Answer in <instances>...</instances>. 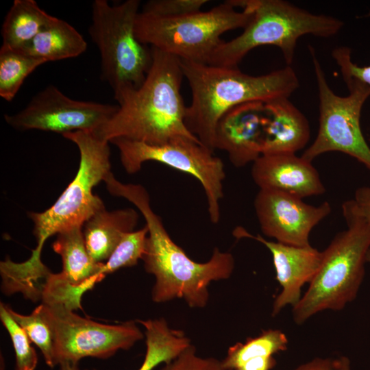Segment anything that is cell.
Returning a JSON list of instances; mask_svg holds the SVG:
<instances>
[{"label": "cell", "mask_w": 370, "mask_h": 370, "mask_svg": "<svg viewBox=\"0 0 370 370\" xmlns=\"http://www.w3.org/2000/svg\"><path fill=\"white\" fill-rule=\"evenodd\" d=\"M351 361L345 356L315 358L298 366L295 370H350Z\"/></svg>", "instance_id": "4dcf8cb0"}, {"label": "cell", "mask_w": 370, "mask_h": 370, "mask_svg": "<svg viewBox=\"0 0 370 370\" xmlns=\"http://www.w3.org/2000/svg\"><path fill=\"white\" fill-rule=\"evenodd\" d=\"M342 210L347 228L336 235L323 251L318 271L293 307V318L297 325L321 311L342 310L355 299L362 282L370 231L352 199L343 203Z\"/></svg>", "instance_id": "277c9868"}, {"label": "cell", "mask_w": 370, "mask_h": 370, "mask_svg": "<svg viewBox=\"0 0 370 370\" xmlns=\"http://www.w3.org/2000/svg\"><path fill=\"white\" fill-rule=\"evenodd\" d=\"M74 143L79 151L78 171L56 201L41 212H29L34 223L36 247L29 260L37 264L45 241L52 235L75 225H82L105 208L92 189L111 172L109 142L92 131H77L62 135Z\"/></svg>", "instance_id": "52a82bcc"}, {"label": "cell", "mask_w": 370, "mask_h": 370, "mask_svg": "<svg viewBox=\"0 0 370 370\" xmlns=\"http://www.w3.org/2000/svg\"><path fill=\"white\" fill-rule=\"evenodd\" d=\"M148 227H143L125 234L106 262L103 264L99 275L104 278L106 275L125 267L137 264L144 255Z\"/></svg>", "instance_id": "d4e9b609"}, {"label": "cell", "mask_w": 370, "mask_h": 370, "mask_svg": "<svg viewBox=\"0 0 370 370\" xmlns=\"http://www.w3.org/2000/svg\"><path fill=\"white\" fill-rule=\"evenodd\" d=\"M233 235L237 238L255 240L271 253L276 280L282 287L274 299L272 316H276L288 306H296L302 297V287L312 281L321 266L323 251L310 245L297 247L267 241L260 234H251L243 227H236Z\"/></svg>", "instance_id": "5bb4252c"}, {"label": "cell", "mask_w": 370, "mask_h": 370, "mask_svg": "<svg viewBox=\"0 0 370 370\" xmlns=\"http://www.w3.org/2000/svg\"><path fill=\"white\" fill-rule=\"evenodd\" d=\"M252 16L243 32L223 41L212 53L208 64L238 67L252 49L264 45L280 49L290 66L297 42L304 35L321 38L336 35L343 26L340 19L316 14L282 0H247Z\"/></svg>", "instance_id": "5b68a950"}, {"label": "cell", "mask_w": 370, "mask_h": 370, "mask_svg": "<svg viewBox=\"0 0 370 370\" xmlns=\"http://www.w3.org/2000/svg\"><path fill=\"white\" fill-rule=\"evenodd\" d=\"M122 197L138 209L148 227L142 260L146 272L156 278L152 300L163 303L182 298L191 308L205 307L210 282L231 276L235 264L232 254L216 247L207 262L193 260L171 239L161 218L152 210L149 194L143 186L128 184L123 188Z\"/></svg>", "instance_id": "7a4b0ae2"}, {"label": "cell", "mask_w": 370, "mask_h": 370, "mask_svg": "<svg viewBox=\"0 0 370 370\" xmlns=\"http://www.w3.org/2000/svg\"><path fill=\"white\" fill-rule=\"evenodd\" d=\"M138 214L133 208L112 211L103 208L83 225V234L87 250L97 263L107 260L127 233L134 230Z\"/></svg>", "instance_id": "ac0fdd59"}, {"label": "cell", "mask_w": 370, "mask_h": 370, "mask_svg": "<svg viewBox=\"0 0 370 370\" xmlns=\"http://www.w3.org/2000/svg\"><path fill=\"white\" fill-rule=\"evenodd\" d=\"M254 208L264 235L297 247L310 245L312 228L331 212L327 201L312 206L299 197L271 189L259 190Z\"/></svg>", "instance_id": "4fadbf2b"}, {"label": "cell", "mask_w": 370, "mask_h": 370, "mask_svg": "<svg viewBox=\"0 0 370 370\" xmlns=\"http://www.w3.org/2000/svg\"><path fill=\"white\" fill-rule=\"evenodd\" d=\"M51 17L34 0H15L2 25L1 46L11 49H24Z\"/></svg>", "instance_id": "44dd1931"}, {"label": "cell", "mask_w": 370, "mask_h": 370, "mask_svg": "<svg viewBox=\"0 0 370 370\" xmlns=\"http://www.w3.org/2000/svg\"><path fill=\"white\" fill-rule=\"evenodd\" d=\"M225 1L208 11L165 18L139 12L135 22L138 40L182 60L208 64L223 42L222 34L249 23L252 10L247 0Z\"/></svg>", "instance_id": "8992f818"}, {"label": "cell", "mask_w": 370, "mask_h": 370, "mask_svg": "<svg viewBox=\"0 0 370 370\" xmlns=\"http://www.w3.org/2000/svg\"><path fill=\"white\" fill-rule=\"evenodd\" d=\"M35 309L51 331L55 365L78 362L86 357L106 359L119 349H129L144 337L134 321L101 323L61 304L41 303Z\"/></svg>", "instance_id": "8fae6325"}, {"label": "cell", "mask_w": 370, "mask_h": 370, "mask_svg": "<svg viewBox=\"0 0 370 370\" xmlns=\"http://www.w3.org/2000/svg\"><path fill=\"white\" fill-rule=\"evenodd\" d=\"M286 335L280 330H263L256 337L248 338L245 343L231 346L221 361L224 370H236L248 360L258 356H270L287 349Z\"/></svg>", "instance_id": "cb8c5ba5"}, {"label": "cell", "mask_w": 370, "mask_h": 370, "mask_svg": "<svg viewBox=\"0 0 370 370\" xmlns=\"http://www.w3.org/2000/svg\"><path fill=\"white\" fill-rule=\"evenodd\" d=\"M319 99V127L316 138L301 157L312 162L322 153L339 151L362 163L370 172V147L360 127L361 110L370 90L356 80L344 81L349 95L335 94L329 86L314 49L308 47Z\"/></svg>", "instance_id": "9c48e42d"}, {"label": "cell", "mask_w": 370, "mask_h": 370, "mask_svg": "<svg viewBox=\"0 0 370 370\" xmlns=\"http://www.w3.org/2000/svg\"><path fill=\"white\" fill-rule=\"evenodd\" d=\"M251 173L260 189L278 190L301 199L325 190L311 162L293 153L262 154L253 162Z\"/></svg>", "instance_id": "2e32d148"}, {"label": "cell", "mask_w": 370, "mask_h": 370, "mask_svg": "<svg viewBox=\"0 0 370 370\" xmlns=\"http://www.w3.org/2000/svg\"><path fill=\"white\" fill-rule=\"evenodd\" d=\"M275 365L276 360L273 356H258L248 360L236 370H271Z\"/></svg>", "instance_id": "d6a6232c"}, {"label": "cell", "mask_w": 370, "mask_h": 370, "mask_svg": "<svg viewBox=\"0 0 370 370\" xmlns=\"http://www.w3.org/2000/svg\"><path fill=\"white\" fill-rule=\"evenodd\" d=\"M12 317L24 330L30 341L41 351L46 364L54 367L53 336L49 325L34 309L30 314H21L6 305Z\"/></svg>", "instance_id": "484cf974"}, {"label": "cell", "mask_w": 370, "mask_h": 370, "mask_svg": "<svg viewBox=\"0 0 370 370\" xmlns=\"http://www.w3.org/2000/svg\"><path fill=\"white\" fill-rule=\"evenodd\" d=\"M151 48L152 64L144 82L117 100L116 112L95 132L109 143L116 138L149 145L177 137L198 140L185 124L187 106L181 94L180 59Z\"/></svg>", "instance_id": "6da1fadb"}, {"label": "cell", "mask_w": 370, "mask_h": 370, "mask_svg": "<svg viewBox=\"0 0 370 370\" xmlns=\"http://www.w3.org/2000/svg\"><path fill=\"white\" fill-rule=\"evenodd\" d=\"M46 62L22 49H0V97L11 101L26 77Z\"/></svg>", "instance_id": "603a6c76"}, {"label": "cell", "mask_w": 370, "mask_h": 370, "mask_svg": "<svg viewBox=\"0 0 370 370\" xmlns=\"http://www.w3.org/2000/svg\"><path fill=\"white\" fill-rule=\"evenodd\" d=\"M140 4L139 0L116 5L95 0L92 4L88 33L99 51L101 79L111 87L116 101L143 84L152 64L151 47L135 34Z\"/></svg>", "instance_id": "ba28073f"}, {"label": "cell", "mask_w": 370, "mask_h": 370, "mask_svg": "<svg viewBox=\"0 0 370 370\" xmlns=\"http://www.w3.org/2000/svg\"><path fill=\"white\" fill-rule=\"evenodd\" d=\"M118 106L73 99L53 85L34 96L22 110L5 114L6 123L18 130H37L64 135L97 131L116 112Z\"/></svg>", "instance_id": "7c38bea8"}, {"label": "cell", "mask_w": 370, "mask_h": 370, "mask_svg": "<svg viewBox=\"0 0 370 370\" xmlns=\"http://www.w3.org/2000/svg\"><path fill=\"white\" fill-rule=\"evenodd\" d=\"M60 370H79L78 362H62L60 364Z\"/></svg>", "instance_id": "836d02e7"}, {"label": "cell", "mask_w": 370, "mask_h": 370, "mask_svg": "<svg viewBox=\"0 0 370 370\" xmlns=\"http://www.w3.org/2000/svg\"><path fill=\"white\" fill-rule=\"evenodd\" d=\"M207 0H150L143 6L141 12L153 16L174 18L201 11Z\"/></svg>", "instance_id": "83f0119b"}, {"label": "cell", "mask_w": 370, "mask_h": 370, "mask_svg": "<svg viewBox=\"0 0 370 370\" xmlns=\"http://www.w3.org/2000/svg\"><path fill=\"white\" fill-rule=\"evenodd\" d=\"M82 227L75 225L57 234L52 248L61 257V273L69 282L90 290L103 279L99 275L103 262H95L90 256Z\"/></svg>", "instance_id": "d6986e66"}, {"label": "cell", "mask_w": 370, "mask_h": 370, "mask_svg": "<svg viewBox=\"0 0 370 370\" xmlns=\"http://www.w3.org/2000/svg\"><path fill=\"white\" fill-rule=\"evenodd\" d=\"M264 123V102L251 101L231 108L217 125L214 149L225 151L236 167L254 162L262 154Z\"/></svg>", "instance_id": "9a60e30c"}, {"label": "cell", "mask_w": 370, "mask_h": 370, "mask_svg": "<svg viewBox=\"0 0 370 370\" xmlns=\"http://www.w3.org/2000/svg\"><path fill=\"white\" fill-rule=\"evenodd\" d=\"M264 110L262 154L295 153L305 147L310 138L308 121L288 97L264 103Z\"/></svg>", "instance_id": "e0dca14e"}, {"label": "cell", "mask_w": 370, "mask_h": 370, "mask_svg": "<svg viewBox=\"0 0 370 370\" xmlns=\"http://www.w3.org/2000/svg\"><path fill=\"white\" fill-rule=\"evenodd\" d=\"M370 16V11L365 15ZM332 57L339 66L344 81L356 80L370 90V65L360 66L352 62V51L347 47H338L332 51Z\"/></svg>", "instance_id": "f1b7e54d"}, {"label": "cell", "mask_w": 370, "mask_h": 370, "mask_svg": "<svg viewBox=\"0 0 370 370\" xmlns=\"http://www.w3.org/2000/svg\"><path fill=\"white\" fill-rule=\"evenodd\" d=\"M119 150L121 164L129 174L139 171L144 162L156 161L191 175L201 184L210 221L220 219V201L225 178L223 161L198 140L177 137L160 145L116 138L111 140Z\"/></svg>", "instance_id": "30bf717a"}, {"label": "cell", "mask_w": 370, "mask_h": 370, "mask_svg": "<svg viewBox=\"0 0 370 370\" xmlns=\"http://www.w3.org/2000/svg\"><path fill=\"white\" fill-rule=\"evenodd\" d=\"M352 201L356 211L365 221L370 231V186L357 188Z\"/></svg>", "instance_id": "1f68e13d"}, {"label": "cell", "mask_w": 370, "mask_h": 370, "mask_svg": "<svg viewBox=\"0 0 370 370\" xmlns=\"http://www.w3.org/2000/svg\"><path fill=\"white\" fill-rule=\"evenodd\" d=\"M138 321L145 328L147 347L138 370H153L160 363L168 364L191 345L182 331L171 328L164 318Z\"/></svg>", "instance_id": "7402d4cb"}, {"label": "cell", "mask_w": 370, "mask_h": 370, "mask_svg": "<svg viewBox=\"0 0 370 370\" xmlns=\"http://www.w3.org/2000/svg\"><path fill=\"white\" fill-rule=\"evenodd\" d=\"M367 262L370 263V249H369L367 254Z\"/></svg>", "instance_id": "e575fe53"}, {"label": "cell", "mask_w": 370, "mask_h": 370, "mask_svg": "<svg viewBox=\"0 0 370 370\" xmlns=\"http://www.w3.org/2000/svg\"><path fill=\"white\" fill-rule=\"evenodd\" d=\"M180 60L192 95L191 103L186 110V126L204 146L213 151L216 127L226 112L247 102L266 103L289 97L299 86L291 66L254 76L238 67Z\"/></svg>", "instance_id": "3957f363"}, {"label": "cell", "mask_w": 370, "mask_h": 370, "mask_svg": "<svg viewBox=\"0 0 370 370\" xmlns=\"http://www.w3.org/2000/svg\"><path fill=\"white\" fill-rule=\"evenodd\" d=\"M0 319L10 336L16 358L15 370H34L38 356L24 330L9 313L6 304H0Z\"/></svg>", "instance_id": "4316f807"}, {"label": "cell", "mask_w": 370, "mask_h": 370, "mask_svg": "<svg viewBox=\"0 0 370 370\" xmlns=\"http://www.w3.org/2000/svg\"><path fill=\"white\" fill-rule=\"evenodd\" d=\"M87 49V42L66 21L52 16L32 42L22 50L46 62L75 58Z\"/></svg>", "instance_id": "ffe728a7"}, {"label": "cell", "mask_w": 370, "mask_h": 370, "mask_svg": "<svg viewBox=\"0 0 370 370\" xmlns=\"http://www.w3.org/2000/svg\"><path fill=\"white\" fill-rule=\"evenodd\" d=\"M160 370H224L221 361L214 358H201L197 355L196 349L190 345L175 360Z\"/></svg>", "instance_id": "f546056e"}]
</instances>
